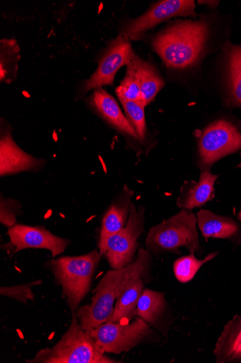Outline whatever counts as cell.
<instances>
[{
    "label": "cell",
    "mask_w": 241,
    "mask_h": 363,
    "mask_svg": "<svg viewBox=\"0 0 241 363\" xmlns=\"http://www.w3.org/2000/svg\"><path fill=\"white\" fill-rule=\"evenodd\" d=\"M141 90L144 106L151 104L165 83L154 65L141 60L139 68Z\"/></svg>",
    "instance_id": "23"
},
{
    "label": "cell",
    "mask_w": 241,
    "mask_h": 363,
    "mask_svg": "<svg viewBox=\"0 0 241 363\" xmlns=\"http://www.w3.org/2000/svg\"><path fill=\"white\" fill-rule=\"evenodd\" d=\"M240 157H241V154H240ZM237 168H241V162L237 164Z\"/></svg>",
    "instance_id": "30"
},
{
    "label": "cell",
    "mask_w": 241,
    "mask_h": 363,
    "mask_svg": "<svg viewBox=\"0 0 241 363\" xmlns=\"http://www.w3.org/2000/svg\"><path fill=\"white\" fill-rule=\"evenodd\" d=\"M20 48L14 39L0 41V81L7 84L16 79L18 62L21 58Z\"/></svg>",
    "instance_id": "21"
},
{
    "label": "cell",
    "mask_w": 241,
    "mask_h": 363,
    "mask_svg": "<svg viewBox=\"0 0 241 363\" xmlns=\"http://www.w3.org/2000/svg\"><path fill=\"white\" fill-rule=\"evenodd\" d=\"M102 255L95 250L86 255L53 258L45 263V268L54 277V282L61 288V298L72 313L89 293L95 271Z\"/></svg>",
    "instance_id": "3"
},
{
    "label": "cell",
    "mask_w": 241,
    "mask_h": 363,
    "mask_svg": "<svg viewBox=\"0 0 241 363\" xmlns=\"http://www.w3.org/2000/svg\"><path fill=\"white\" fill-rule=\"evenodd\" d=\"M167 308L165 293L145 289L137 304L136 316L166 335L167 330L165 327V318Z\"/></svg>",
    "instance_id": "17"
},
{
    "label": "cell",
    "mask_w": 241,
    "mask_h": 363,
    "mask_svg": "<svg viewBox=\"0 0 241 363\" xmlns=\"http://www.w3.org/2000/svg\"><path fill=\"white\" fill-rule=\"evenodd\" d=\"M7 235L10 238L8 244L13 249V255L26 249H44L50 251L52 257L56 258L71 244L70 240L54 235L44 225L16 223L8 228Z\"/></svg>",
    "instance_id": "11"
},
{
    "label": "cell",
    "mask_w": 241,
    "mask_h": 363,
    "mask_svg": "<svg viewBox=\"0 0 241 363\" xmlns=\"http://www.w3.org/2000/svg\"><path fill=\"white\" fill-rule=\"evenodd\" d=\"M133 194V191L125 186L103 216L98 242V249L102 255L105 252L108 239L126 226Z\"/></svg>",
    "instance_id": "13"
},
{
    "label": "cell",
    "mask_w": 241,
    "mask_h": 363,
    "mask_svg": "<svg viewBox=\"0 0 241 363\" xmlns=\"http://www.w3.org/2000/svg\"><path fill=\"white\" fill-rule=\"evenodd\" d=\"M141 60L142 59L134 53L129 62L126 65V75L121 82V84L116 89V93L118 98L121 97L125 99L127 101H133L144 106L139 72V65Z\"/></svg>",
    "instance_id": "20"
},
{
    "label": "cell",
    "mask_w": 241,
    "mask_h": 363,
    "mask_svg": "<svg viewBox=\"0 0 241 363\" xmlns=\"http://www.w3.org/2000/svg\"><path fill=\"white\" fill-rule=\"evenodd\" d=\"M143 277L135 274L122 285L108 322L129 323L136 316L137 304L145 289Z\"/></svg>",
    "instance_id": "15"
},
{
    "label": "cell",
    "mask_w": 241,
    "mask_h": 363,
    "mask_svg": "<svg viewBox=\"0 0 241 363\" xmlns=\"http://www.w3.org/2000/svg\"><path fill=\"white\" fill-rule=\"evenodd\" d=\"M241 359V342L235 348L229 361Z\"/></svg>",
    "instance_id": "28"
},
{
    "label": "cell",
    "mask_w": 241,
    "mask_h": 363,
    "mask_svg": "<svg viewBox=\"0 0 241 363\" xmlns=\"http://www.w3.org/2000/svg\"><path fill=\"white\" fill-rule=\"evenodd\" d=\"M42 283V280H37L17 286H1L0 294L7 298L27 304L28 301H35V294L32 290L33 287L41 285Z\"/></svg>",
    "instance_id": "26"
},
{
    "label": "cell",
    "mask_w": 241,
    "mask_h": 363,
    "mask_svg": "<svg viewBox=\"0 0 241 363\" xmlns=\"http://www.w3.org/2000/svg\"><path fill=\"white\" fill-rule=\"evenodd\" d=\"M227 56L230 102L241 108V45L227 42L225 46Z\"/></svg>",
    "instance_id": "19"
},
{
    "label": "cell",
    "mask_w": 241,
    "mask_h": 363,
    "mask_svg": "<svg viewBox=\"0 0 241 363\" xmlns=\"http://www.w3.org/2000/svg\"><path fill=\"white\" fill-rule=\"evenodd\" d=\"M90 108L110 125L132 140H136L135 131L122 113L115 99L102 87L93 91L88 98Z\"/></svg>",
    "instance_id": "14"
},
{
    "label": "cell",
    "mask_w": 241,
    "mask_h": 363,
    "mask_svg": "<svg viewBox=\"0 0 241 363\" xmlns=\"http://www.w3.org/2000/svg\"><path fill=\"white\" fill-rule=\"evenodd\" d=\"M218 177L210 172H203L198 182H186L178 198V206L192 211L213 201L215 198L214 185Z\"/></svg>",
    "instance_id": "16"
},
{
    "label": "cell",
    "mask_w": 241,
    "mask_h": 363,
    "mask_svg": "<svg viewBox=\"0 0 241 363\" xmlns=\"http://www.w3.org/2000/svg\"><path fill=\"white\" fill-rule=\"evenodd\" d=\"M237 218H238L239 220L241 222V211L238 213Z\"/></svg>",
    "instance_id": "29"
},
{
    "label": "cell",
    "mask_w": 241,
    "mask_h": 363,
    "mask_svg": "<svg viewBox=\"0 0 241 363\" xmlns=\"http://www.w3.org/2000/svg\"><path fill=\"white\" fill-rule=\"evenodd\" d=\"M199 228L204 238L235 239L240 233L237 223L232 218L201 210L196 215Z\"/></svg>",
    "instance_id": "18"
},
{
    "label": "cell",
    "mask_w": 241,
    "mask_h": 363,
    "mask_svg": "<svg viewBox=\"0 0 241 363\" xmlns=\"http://www.w3.org/2000/svg\"><path fill=\"white\" fill-rule=\"evenodd\" d=\"M47 161L24 152L14 141L11 126L1 120L0 136V176L2 177L22 172H37L45 167Z\"/></svg>",
    "instance_id": "12"
},
{
    "label": "cell",
    "mask_w": 241,
    "mask_h": 363,
    "mask_svg": "<svg viewBox=\"0 0 241 363\" xmlns=\"http://www.w3.org/2000/svg\"><path fill=\"white\" fill-rule=\"evenodd\" d=\"M241 149V130L227 120H218L206 127L199 142L203 168L211 167L217 161Z\"/></svg>",
    "instance_id": "7"
},
{
    "label": "cell",
    "mask_w": 241,
    "mask_h": 363,
    "mask_svg": "<svg viewBox=\"0 0 241 363\" xmlns=\"http://www.w3.org/2000/svg\"><path fill=\"white\" fill-rule=\"evenodd\" d=\"M27 363H117L96 344L90 331L84 330L76 313L61 340L52 347L40 350Z\"/></svg>",
    "instance_id": "4"
},
{
    "label": "cell",
    "mask_w": 241,
    "mask_h": 363,
    "mask_svg": "<svg viewBox=\"0 0 241 363\" xmlns=\"http://www.w3.org/2000/svg\"><path fill=\"white\" fill-rule=\"evenodd\" d=\"M134 53L130 40L120 34L103 52L97 70L83 84V91L87 93L103 86H112L116 74L128 64Z\"/></svg>",
    "instance_id": "10"
},
{
    "label": "cell",
    "mask_w": 241,
    "mask_h": 363,
    "mask_svg": "<svg viewBox=\"0 0 241 363\" xmlns=\"http://www.w3.org/2000/svg\"><path fill=\"white\" fill-rule=\"evenodd\" d=\"M90 334L103 352L117 354L155 341L158 337L153 328L137 316L129 323L107 322L91 330Z\"/></svg>",
    "instance_id": "6"
},
{
    "label": "cell",
    "mask_w": 241,
    "mask_h": 363,
    "mask_svg": "<svg viewBox=\"0 0 241 363\" xmlns=\"http://www.w3.org/2000/svg\"><path fill=\"white\" fill-rule=\"evenodd\" d=\"M218 255V252L211 253L204 259H197L194 254L177 259L174 263L176 278L181 283L192 281L204 264L213 259Z\"/></svg>",
    "instance_id": "24"
},
{
    "label": "cell",
    "mask_w": 241,
    "mask_h": 363,
    "mask_svg": "<svg viewBox=\"0 0 241 363\" xmlns=\"http://www.w3.org/2000/svg\"><path fill=\"white\" fill-rule=\"evenodd\" d=\"M0 223L10 228L17 223V217L22 215V205L18 201L1 196L0 201Z\"/></svg>",
    "instance_id": "27"
},
{
    "label": "cell",
    "mask_w": 241,
    "mask_h": 363,
    "mask_svg": "<svg viewBox=\"0 0 241 363\" xmlns=\"http://www.w3.org/2000/svg\"><path fill=\"white\" fill-rule=\"evenodd\" d=\"M196 223L195 215L182 209L151 228L146 239L148 251L153 255L178 253L180 247H186L192 252H199L201 248Z\"/></svg>",
    "instance_id": "5"
},
{
    "label": "cell",
    "mask_w": 241,
    "mask_h": 363,
    "mask_svg": "<svg viewBox=\"0 0 241 363\" xmlns=\"http://www.w3.org/2000/svg\"><path fill=\"white\" fill-rule=\"evenodd\" d=\"M192 0H165L154 4L141 16L129 21L121 34L131 40H141L146 33L159 23L177 16H196Z\"/></svg>",
    "instance_id": "9"
},
{
    "label": "cell",
    "mask_w": 241,
    "mask_h": 363,
    "mask_svg": "<svg viewBox=\"0 0 241 363\" xmlns=\"http://www.w3.org/2000/svg\"><path fill=\"white\" fill-rule=\"evenodd\" d=\"M127 120L134 128L137 140L143 142L146 138L147 125L145 114V106L125 99L119 97Z\"/></svg>",
    "instance_id": "25"
},
{
    "label": "cell",
    "mask_w": 241,
    "mask_h": 363,
    "mask_svg": "<svg viewBox=\"0 0 241 363\" xmlns=\"http://www.w3.org/2000/svg\"><path fill=\"white\" fill-rule=\"evenodd\" d=\"M241 342V315H236L224 327L213 352L218 362H225Z\"/></svg>",
    "instance_id": "22"
},
{
    "label": "cell",
    "mask_w": 241,
    "mask_h": 363,
    "mask_svg": "<svg viewBox=\"0 0 241 363\" xmlns=\"http://www.w3.org/2000/svg\"><path fill=\"white\" fill-rule=\"evenodd\" d=\"M151 262L149 251L141 249L136 258L128 266L107 272L95 289L90 303L79 308L76 312L82 328L86 331H91L108 322L124 283L135 274L147 275Z\"/></svg>",
    "instance_id": "2"
},
{
    "label": "cell",
    "mask_w": 241,
    "mask_h": 363,
    "mask_svg": "<svg viewBox=\"0 0 241 363\" xmlns=\"http://www.w3.org/2000/svg\"><path fill=\"white\" fill-rule=\"evenodd\" d=\"M209 35V24L200 20L179 21L153 40L154 50L167 67L186 69L200 59Z\"/></svg>",
    "instance_id": "1"
},
{
    "label": "cell",
    "mask_w": 241,
    "mask_h": 363,
    "mask_svg": "<svg viewBox=\"0 0 241 363\" xmlns=\"http://www.w3.org/2000/svg\"><path fill=\"white\" fill-rule=\"evenodd\" d=\"M145 208H136L131 203L128 222L107 242L105 255L112 269H119L130 264L135 255L137 242L144 232Z\"/></svg>",
    "instance_id": "8"
}]
</instances>
